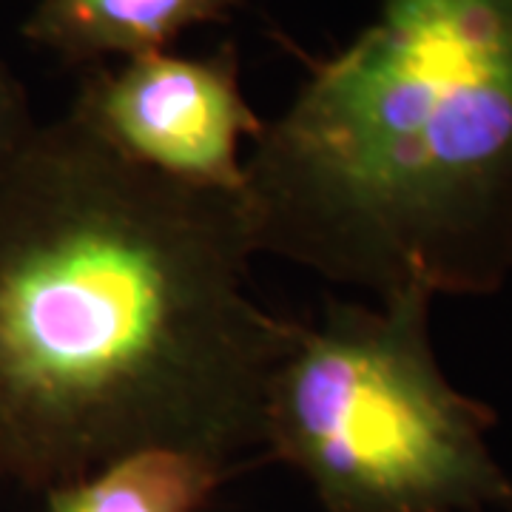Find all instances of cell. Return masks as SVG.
I'll return each mask as SVG.
<instances>
[{
    "mask_svg": "<svg viewBox=\"0 0 512 512\" xmlns=\"http://www.w3.org/2000/svg\"><path fill=\"white\" fill-rule=\"evenodd\" d=\"M433 293L330 302L296 322L265 384L262 447L313 487L325 512L512 510V478L487 433L495 410L444 376Z\"/></svg>",
    "mask_w": 512,
    "mask_h": 512,
    "instance_id": "3957f363",
    "label": "cell"
},
{
    "mask_svg": "<svg viewBox=\"0 0 512 512\" xmlns=\"http://www.w3.org/2000/svg\"><path fill=\"white\" fill-rule=\"evenodd\" d=\"M37 126L40 123L32 111L29 94L6 63V57L0 55V168L26 146Z\"/></svg>",
    "mask_w": 512,
    "mask_h": 512,
    "instance_id": "52a82bcc",
    "label": "cell"
},
{
    "mask_svg": "<svg viewBox=\"0 0 512 512\" xmlns=\"http://www.w3.org/2000/svg\"><path fill=\"white\" fill-rule=\"evenodd\" d=\"M66 114L120 160L222 194H242V146L265 126L242 89L234 43L211 55L168 49L92 66Z\"/></svg>",
    "mask_w": 512,
    "mask_h": 512,
    "instance_id": "277c9868",
    "label": "cell"
},
{
    "mask_svg": "<svg viewBox=\"0 0 512 512\" xmlns=\"http://www.w3.org/2000/svg\"><path fill=\"white\" fill-rule=\"evenodd\" d=\"M245 0H37L23 37L74 72L168 52L185 32L225 23Z\"/></svg>",
    "mask_w": 512,
    "mask_h": 512,
    "instance_id": "5b68a950",
    "label": "cell"
},
{
    "mask_svg": "<svg viewBox=\"0 0 512 512\" xmlns=\"http://www.w3.org/2000/svg\"><path fill=\"white\" fill-rule=\"evenodd\" d=\"M234 467L185 447H143L46 490V512H208Z\"/></svg>",
    "mask_w": 512,
    "mask_h": 512,
    "instance_id": "8992f818",
    "label": "cell"
},
{
    "mask_svg": "<svg viewBox=\"0 0 512 512\" xmlns=\"http://www.w3.org/2000/svg\"><path fill=\"white\" fill-rule=\"evenodd\" d=\"M254 256L242 194L40 123L0 168V478L46 493L143 447H262L296 322L254 299Z\"/></svg>",
    "mask_w": 512,
    "mask_h": 512,
    "instance_id": "6da1fadb",
    "label": "cell"
},
{
    "mask_svg": "<svg viewBox=\"0 0 512 512\" xmlns=\"http://www.w3.org/2000/svg\"><path fill=\"white\" fill-rule=\"evenodd\" d=\"M245 154L256 254L376 299L512 271V0H376Z\"/></svg>",
    "mask_w": 512,
    "mask_h": 512,
    "instance_id": "7a4b0ae2",
    "label": "cell"
}]
</instances>
